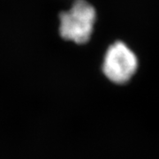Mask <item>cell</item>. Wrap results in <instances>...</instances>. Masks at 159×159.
<instances>
[{
    "label": "cell",
    "instance_id": "6da1fadb",
    "mask_svg": "<svg viewBox=\"0 0 159 159\" xmlns=\"http://www.w3.org/2000/svg\"><path fill=\"white\" fill-rule=\"evenodd\" d=\"M97 12L85 0H76L68 11L60 13V35L64 39L81 44L90 39Z\"/></svg>",
    "mask_w": 159,
    "mask_h": 159
},
{
    "label": "cell",
    "instance_id": "7a4b0ae2",
    "mask_svg": "<svg viewBox=\"0 0 159 159\" xmlns=\"http://www.w3.org/2000/svg\"><path fill=\"white\" fill-rule=\"evenodd\" d=\"M138 69V58L134 52L123 42H116L105 53L102 71L111 81L125 84L135 74Z\"/></svg>",
    "mask_w": 159,
    "mask_h": 159
}]
</instances>
